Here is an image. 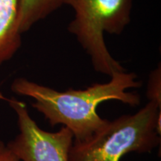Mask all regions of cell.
Listing matches in <instances>:
<instances>
[{
  "mask_svg": "<svg viewBox=\"0 0 161 161\" xmlns=\"http://www.w3.org/2000/svg\"><path fill=\"white\" fill-rule=\"evenodd\" d=\"M141 86L142 82L134 72L124 71L113 74L107 83H96L84 90L69 88L60 92L25 78H15L11 89L17 95L33 98L32 107L52 127L62 125L72 133L73 142H80L91 137L108 122L101 118L96 110L101 103L116 100L130 107L137 106L140 95L126 90Z\"/></svg>",
  "mask_w": 161,
  "mask_h": 161,
  "instance_id": "6da1fadb",
  "label": "cell"
},
{
  "mask_svg": "<svg viewBox=\"0 0 161 161\" xmlns=\"http://www.w3.org/2000/svg\"><path fill=\"white\" fill-rule=\"evenodd\" d=\"M161 107L148 102L134 114L109 121L84 142H73L69 161H120L130 152H152L160 145Z\"/></svg>",
  "mask_w": 161,
  "mask_h": 161,
  "instance_id": "7a4b0ae2",
  "label": "cell"
},
{
  "mask_svg": "<svg viewBox=\"0 0 161 161\" xmlns=\"http://www.w3.org/2000/svg\"><path fill=\"white\" fill-rule=\"evenodd\" d=\"M134 0H64L75 17L68 25L89 55L96 72L111 76L126 71L110 55L104 42V32L119 35L130 23Z\"/></svg>",
  "mask_w": 161,
  "mask_h": 161,
  "instance_id": "3957f363",
  "label": "cell"
},
{
  "mask_svg": "<svg viewBox=\"0 0 161 161\" xmlns=\"http://www.w3.org/2000/svg\"><path fill=\"white\" fill-rule=\"evenodd\" d=\"M17 116L19 133L7 144L20 161H69L74 136L61 126L58 131L44 130L29 115L25 103L14 97L7 99Z\"/></svg>",
  "mask_w": 161,
  "mask_h": 161,
  "instance_id": "277c9868",
  "label": "cell"
},
{
  "mask_svg": "<svg viewBox=\"0 0 161 161\" xmlns=\"http://www.w3.org/2000/svg\"><path fill=\"white\" fill-rule=\"evenodd\" d=\"M18 11L19 0H0V66L11 60L22 46Z\"/></svg>",
  "mask_w": 161,
  "mask_h": 161,
  "instance_id": "5b68a950",
  "label": "cell"
},
{
  "mask_svg": "<svg viewBox=\"0 0 161 161\" xmlns=\"http://www.w3.org/2000/svg\"><path fill=\"white\" fill-rule=\"evenodd\" d=\"M64 5V0H19L18 26L20 33L29 31L38 22Z\"/></svg>",
  "mask_w": 161,
  "mask_h": 161,
  "instance_id": "8992f818",
  "label": "cell"
},
{
  "mask_svg": "<svg viewBox=\"0 0 161 161\" xmlns=\"http://www.w3.org/2000/svg\"><path fill=\"white\" fill-rule=\"evenodd\" d=\"M146 96L149 102H154L161 107V66L151 72L147 85Z\"/></svg>",
  "mask_w": 161,
  "mask_h": 161,
  "instance_id": "52a82bcc",
  "label": "cell"
},
{
  "mask_svg": "<svg viewBox=\"0 0 161 161\" xmlns=\"http://www.w3.org/2000/svg\"><path fill=\"white\" fill-rule=\"evenodd\" d=\"M0 161H20L3 141H0Z\"/></svg>",
  "mask_w": 161,
  "mask_h": 161,
  "instance_id": "ba28073f",
  "label": "cell"
}]
</instances>
